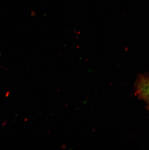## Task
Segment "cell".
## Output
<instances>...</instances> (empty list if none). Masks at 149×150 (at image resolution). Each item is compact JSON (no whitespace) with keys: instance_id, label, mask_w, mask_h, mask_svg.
Instances as JSON below:
<instances>
[{"instance_id":"6da1fadb","label":"cell","mask_w":149,"mask_h":150,"mask_svg":"<svg viewBox=\"0 0 149 150\" xmlns=\"http://www.w3.org/2000/svg\"><path fill=\"white\" fill-rule=\"evenodd\" d=\"M136 88V92L140 98L149 105V76L141 77Z\"/></svg>"}]
</instances>
